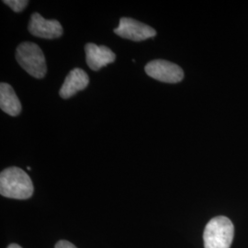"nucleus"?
<instances>
[{
  "label": "nucleus",
  "mask_w": 248,
  "mask_h": 248,
  "mask_svg": "<svg viewBox=\"0 0 248 248\" xmlns=\"http://www.w3.org/2000/svg\"><path fill=\"white\" fill-rule=\"evenodd\" d=\"M34 191L32 181L24 170L16 167L4 169L0 174V194L16 200L30 199Z\"/></svg>",
  "instance_id": "1"
},
{
  "label": "nucleus",
  "mask_w": 248,
  "mask_h": 248,
  "mask_svg": "<svg viewBox=\"0 0 248 248\" xmlns=\"http://www.w3.org/2000/svg\"><path fill=\"white\" fill-rule=\"evenodd\" d=\"M234 234V227L230 219L218 216L207 223L204 230L205 248H230Z\"/></svg>",
  "instance_id": "2"
},
{
  "label": "nucleus",
  "mask_w": 248,
  "mask_h": 248,
  "mask_svg": "<svg viewBox=\"0 0 248 248\" xmlns=\"http://www.w3.org/2000/svg\"><path fill=\"white\" fill-rule=\"evenodd\" d=\"M18 64L31 77L41 79L47 73L45 54L38 45L25 42L18 45L16 53Z\"/></svg>",
  "instance_id": "3"
},
{
  "label": "nucleus",
  "mask_w": 248,
  "mask_h": 248,
  "mask_svg": "<svg viewBox=\"0 0 248 248\" xmlns=\"http://www.w3.org/2000/svg\"><path fill=\"white\" fill-rule=\"evenodd\" d=\"M145 73L154 79L165 83H178L184 78L183 70L173 62L154 60L145 65Z\"/></svg>",
  "instance_id": "4"
},
{
  "label": "nucleus",
  "mask_w": 248,
  "mask_h": 248,
  "mask_svg": "<svg viewBox=\"0 0 248 248\" xmlns=\"http://www.w3.org/2000/svg\"><path fill=\"white\" fill-rule=\"evenodd\" d=\"M117 35L133 42H142L156 35L155 30L152 27L131 18H122L119 26L114 29Z\"/></svg>",
  "instance_id": "5"
},
{
  "label": "nucleus",
  "mask_w": 248,
  "mask_h": 248,
  "mask_svg": "<svg viewBox=\"0 0 248 248\" xmlns=\"http://www.w3.org/2000/svg\"><path fill=\"white\" fill-rule=\"evenodd\" d=\"M28 30L31 35L53 40L62 35L61 23L56 19H46L39 13H33L29 22Z\"/></svg>",
  "instance_id": "6"
},
{
  "label": "nucleus",
  "mask_w": 248,
  "mask_h": 248,
  "mask_svg": "<svg viewBox=\"0 0 248 248\" xmlns=\"http://www.w3.org/2000/svg\"><path fill=\"white\" fill-rule=\"evenodd\" d=\"M85 52L87 63L89 68L94 71H98L107 64L115 61V53L104 45L88 44L85 46Z\"/></svg>",
  "instance_id": "7"
},
{
  "label": "nucleus",
  "mask_w": 248,
  "mask_h": 248,
  "mask_svg": "<svg viewBox=\"0 0 248 248\" xmlns=\"http://www.w3.org/2000/svg\"><path fill=\"white\" fill-rule=\"evenodd\" d=\"M89 83L88 74L80 68L73 69L65 78L60 89L61 98L67 99L75 96L78 91L86 89Z\"/></svg>",
  "instance_id": "8"
},
{
  "label": "nucleus",
  "mask_w": 248,
  "mask_h": 248,
  "mask_svg": "<svg viewBox=\"0 0 248 248\" xmlns=\"http://www.w3.org/2000/svg\"><path fill=\"white\" fill-rule=\"evenodd\" d=\"M0 108L7 114L13 117L21 112V104L14 89L7 83L0 84Z\"/></svg>",
  "instance_id": "9"
},
{
  "label": "nucleus",
  "mask_w": 248,
  "mask_h": 248,
  "mask_svg": "<svg viewBox=\"0 0 248 248\" xmlns=\"http://www.w3.org/2000/svg\"><path fill=\"white\" fill-rule=\"evenodd\" d=\"M3 2L15 12H21L29 4V1L27 0H5Z\"/></svg>",
  "instance_id": "10"
},
{
  "label": "nucleus",
  "mask_w": 248,
  "mask_h": 248,
  "mask_svg": "<svg viewBox=\"0 0 248 248\" xmlns=\"http://www.w3.org/2000/svg\"><path fill=\"white\" fill-rule=\"evenodd\" d=\"M54 248H78L76 246H74L72 243L65 241V240H61L59 241Z\"/></svg>",
  "instance_id": "11"
},
{
  "label": "nucleus",
  "mask_w": 248,
  "mask_h": 248,
  "mask_svg": "<svg viewBox=\"0 0 248 248\" xmlns=\"http://www.w3.org/2000/svg\"><path fill=\"white\" fill-rule=\"evenodd\" d=\"M8 248H22L21 247H19L18 245H16V244H11V245H9Z\"/></svg>",
  "instance_id": "12"
}]
</instances>
